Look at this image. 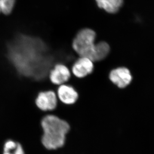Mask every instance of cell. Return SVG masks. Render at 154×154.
<instances>
[{
  "mask_svg": "<svg viewBox=\"0 0 154 154\" xmlns=\"http://www.w3.org/2000/svg\"><path fill=\"white\" fill-rule=\"evenodd\" d=\"M110 46L105 42H100L96 44L95 62L100 61L107 57L110 52Z\"/></svg>",
  "mask_w": 154,
  "mask_h": 154,
  "instance_id": "10",
  "label": "cell"
},
{
  "mask_svg": "<svg viewBox=\"0 0 154 154\" xmlns=\"http://www.w3.org/2000/svg\"><path fill=\"white\" fill-rule=\"evenodd\" d=\"M97 5L109 13H117L122 6L123 0H96Z\"/></svg>",
  "mask_w": 154,
  "mask_h": 154,
  "instance_id": "9",
  "label": "cell"
},
{
  "mask_svg": "<svg viewBox=\"0 0 154 154\" xmlns=\"http://www.w3.org/2000/svg\"><path fill=\"white\" fill-rule=\"evenodd\" d=\"M57 102V95L52 91L40 92L35 101L38 108L43 111H50L55 109Z\"/></svg>",
  "mask_w": 154,
  "mask_h": 154,
  "instance_id": "4",
  "label": "cell"
},
{
  "mask_svg": "<svg viewBox=\"0 0 154 154\" xmlns=\"http://www.w3.org/2000/svg\"><path fill=\"white\" fill-rule=\"evenodd\" d=\"M43 135L42 143L48 150H56L65 144L66 137L70 130V125L56 116L48 115L41 121Z\"/></svg>",
  "mask_w": 154,
  "mask_h": 154,
  "instance_id": "2",
  "label": "cell"
},
{
  "mask_svg": "<svg viewBox=\"0 0 154 154\" xmlns=\"http://www.w3.org/2000/svg\"><path fill=\"white\" fill-rule=\"evenodd\" d=\"M71 77V72L68 68L63 64H57L50 70L49 78L51 82L56 85L64 84Z\"/></svg>",
  "mask_w": 154,
  "mask_h": 154,
  "instance_id": "6",
  "label": "cell"
},
{
  "mask_svg": "<svg viewBox=\"0 0 154 154\" xmlns=\"http://www.w3.org/2000/svg\"><path fill=\"white\" fill-rule=\"evenodd\" d=\"M57 96L61 102L66 105H73L79 98L78 92L72 86L68 85H60L57 89Z\"/></svg>",
  "mask_w": 154,
  "mask_h": 154,
  "instance_id": "8",
  "label": "cell"
},
{
  "mask_svg": "<svg viewBox=\"0 0 154 154\" xmlns=\"http://www.w3.org/2000/svg\"><path fill=\"white\" fill-rule=\"evenodd\" d=\"M109 78L112 82L120 88L128 86L132 80V76L129 69L125 67L115 69L110 72Z\"/></svg>",
  "mask_w": 154,
  "mask_h": 154,
  "instance_id": "5",
  "label": "cell"
},
{
  "mask_svg": "<svg viewBox=\"0 0 154 154\" xmlns=\"http://www.w3.org/2000/svg\"><path fill=\"white\" fill-rule=\"evenodd\" d=\"M96 37V33L90 29H83L79 32L73 40L72 47L80 57H87L95 62Z\"/></svg>",
  "mask_w": 154,
  "mask_h": 154,
  "instance_id": "3",
  "label": "cell"
},
{
  "mask_svg": "<svg viewBox=\"0 0 154 154\" xmlns=\"http://www.w3.org/2000/svg\"><path fill=\"white\" fill-rule=\"evenodd\" d=\"M4 150V154H25L21 144L11 140L6 142Z\"/></svg>",
  "mask_w": 154,
  "mask_h": 154,
  "instance_id": "11",
  "label": "cell"
},
{
  "mask_svg": "<svg viewBox=\"0 0 154 154\" xmlns=\"http://www.w3.org/2000/svg\"><path fill=\"white\" fill-rule=\"evenodd\" d=\"M44 45L39 38L20 35L8 45L7 58L19 74L41 78L50 66Z\"/></svg>",
  "mask_w": 154,
  "mask_h": 154,
  "instance_id": "1",
  "label": "cell"
},
{
  "mask_svg": "<svg viewBox=\"0 0 154 154\" xmlns=\"http://www.w3.org/2000/svg\"><path fill=\"white\" fill-rule=\"evenodd\" d=\"M16 0H0V13L9 15L12 13Z\"/></svg>",
  "mask_w": 154,
  "mask_h": 154,
  "instance_id": "12",
  "label": "cell"
},
{
  "mask_svg": "<svg viewBox=\"0 0 154 154\" xmlns=\"http://www.w3.org/2000/svg\"><path fill=\"white\" fill-rule=\"evenodd\" d=\"M93 62L87 57H80L73 64L72 71L75 77L83 78L93 72Z\"/></svg>",
  "mask_w": 154,
  "mask_h": 154,
  "instance_id": "7",
  "label": "cell"
}]
</instances>
